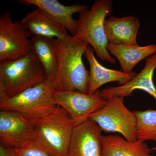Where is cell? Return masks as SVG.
Wrapping results in <instances>:
<instances>
[{"label": "cell", "instance_id": "cell-14", "mask_svg": "<svg viewBox=\"0 0 156 156\" xmlns=\"http://www.w3.org/2000/svg\"><path fill=\"white\" fill-rule=\"evenodd\" d=\"M21 22L33 36H42L66 40L72 36L63 27L46 12L37 8L23 18Z\"/></svg>", "mask_w": 156, "mask_h": 156}, {"label": "cell", "instance_id": "cell-12", "mask_svg": "<svg viewBox=\"0 0 156 156\" xmlns=\"http://www.w3.org/2000/svg\"><path fill=\"white\" fill-rule=\"evenodd\" d=\"M18 2L26 5H33L41 9L73 36L76 34L78 29L77 20L73 17V15L88 9L87 5L81 4L64 5L57 0H20Z\"/></svg>", "mask_w": 156, "mask_h": 156}, {"label": "cell", "instance_id": "cell-4", "mask_svg": "<svg viewBox=\"0 0 156 156\" xmlns=\"http://www.w3.org/2000/svg\"><path fill=\"white\" fill-rule=\"evenodd\" d=\"M112 10L111 0L95 1L91 9L79 14L77 31L73 37L86 41L101 60L115 64L116 60L110 55L107 49L109 42L105 28L106 17L110 16Z\"/></svg>", "mask_w": 156, "mask_h": 156}, {"label": "cell", "instance_id": "cell-18", "mask_svg": "<svg viewBox=\"0 0 156 156\" xmlns=\"http://www.w3.org/2000/svg\"><path fill=\"white\" fill-rule=\"evenodd\" d=\"M32 51L44 69L48 80L55 83L58 68V57L56 39L42 36L30 38Z\"/></svg>", "mask_w": 156, "mask_h": 156}, {"label": "cell", "instance_id": "cell-10", "mask_svg": "<svg viewBox=\"0 0 156 156\" xmlns=\"http://www.w3.org/2000/svg\"><path fill=\"white\" fill-rule=\"evenodd\" d=\"M101 130L89 119L76 125L70 140L67 156H102Z\"/></svg>", "mask_w": 156, "mask_h": 156}, {"label": "cell", "instance_id": "cell-15", "mask_svg": "<svg viewBox=\"0 0 156 156\" xmlns=\"http://www.w3.org/2000/svg\"><path fill=\"white\" fill-rule=\"evenodd\" d=\"M139 20L135 16L122 17L112 16L105 22V28L109 43L115 45H137Z\"/></svg>", "mask_w": 156, "mask_h": 156}, {"label": "cell", "instance_id": "cell-1", "mask_svg": "<svg viewBox=\"0 0 156 156\" xmlns=\"http://www.w3.org/2000/svg\"><path fill=\"white\" fill-rule=\"evenodd\" d=\"M56 42L58 68L54 83L55 89L88 93L89 71L83 60L88 43L73 36L68 40L56 39Z\"/></svg>", "mask_w": 156, "mask_h": 156}, {"label": "cell", "instance_id": "cell-2", "mask_svg": "<svg viewBox=\"0 0 156 156\" xmlns=\"http://www.w3.org/2000/svg\"><path fill=\"white\" fill-rule=\"evenodd\" d=\"M34 129L33 142L50 156H67L75 123L61 107L49 113L30 120Z\"/></svg>", "mask_w": 156, "mask_h": 156}, {"label": "cell", "instance_id": "cell-21", "mask_svg": "<svg viewBox=\"0 0 156 156\" xmlns=\"http://www.w3.org/2000/svg\"><path fill=\"white\" fill-rule=\"evenodd\" d=\"M151 150L156 151V147H153L151 149Z\"/></svg>", "mask_w": 156, "mask_h": 156}, {"label": "cell", "instance_id": "cell-3", "mask_svg": "<svg viewBox=\"0 0 156 156\" xmlns=\"http://www.w3.org/2000/svg\"><path fill=\"white\" fill-rule=\"evenodd\" d=\"M47 79L44 68L32 51L16 60L0 62V99L15 96Z\"/></svg>", "mask_w": 156, "mask_h": 156}, {"label": "cell", "instance_id": "cell-13", "mask_svg": "<svg viewBox=\"0 0 156 156\" xmlns=\"http://www.w3.org/2000/svg\"><path fill=\"white\" fill-rule=\"evenodd\" d=\"M84 55L90 66L88 94H94L100 87L107 83L116 82L119 86L124 85L136 75L134 72L126 73L123 71L104 67L98 61L93 53V49L89 46L85 49Z\"/></svg>", "mask_w": 156, "mask_h": 156}, {"label": "cell", "instance_id": "cell-5", "mask_svg": "<svg viewBox=\"0 0 156 156\" xmlns=\"http://www.w3.org/2000/svg\"><path fill=\"white\" fill-rule=\"evenodd\" d=\"M55 90L53 82L47 79L13 97L1 98L0 109L16 112L30 120L43 116L56 107Z\"/></svg>", "mask_w": 156, "mask_h": 156}, {"label": "cell", "instance_id": "cell-9", "mask_svg": "<svg viewBox=\"0 0 156 156\" xmlns=\"http://www.w3.org/2000/svg\"><path fill=\"white\" fill-rule=\"evenodd\" d=\"M1 145L19 148L33 142L34 129L30 120L13 111L0 112Z\"/></svg>", "mask_w": 156, "mask_h": 156}, {"label": "cell", "instance_id": "cell-11", "mask_svg": "<svg viewBox=\"0 0 156 156\" xmlns=\"http://www.w3.org/2000/svg\"><path fill=\"white\" fill-rule=\"evenodd\" d=\"M156 69V53L147 58L144 67L131 80L121 86L110 87L100 92L101 95L106 100L110 96L125 98L131 96L134 91L140 90L147 92L156 101V88L153 81Z\"/></svg>", "mask_w": 156, "mask_h": 156}, {"label": "cell", "instance_id": "cell-16", "mask_svg": "<svg viewBox=\"0 0 156 156\" xmlns=\"http://www.w3.org/2000/svg\"><path fill=\"white\" fill-rule=\"evenodd\" d=\"M109 53L119 62L123 72L131 73L138 63L156 53V44L145 46L131 45H115L109 43L107 48Z\"/></svg>", "mask_w": 156, "mask_h": 156}, {"label": "cell", "instance_id": "cell-8", "mask_svg": "<svg viewBox=\"0 0 156 156\" xmlns=\"http://www.w3.org/2000/svg\"><path fill=\"white\" fill-rule=\"evenodd\" d=\"M54 99L55 104L67 112L76 125L88 120L106 103L99 90L93 94L55 90Z\"/></svg>", "mask_w": 156, "mask_h": 156}, {"label": "cell", "instance_id": "cell-20", "mask_svg": "<svg viewBox=\"0 0 156 156\" xmlns=\"http://www.w3.org/2000/svg\"><path fill=\"white\" fill-rule=\"evenodd\" d=\"M11 156H50L34 142L19 148H9Z\"/></svg>", "mask_w": 156, "mask_h": 156}, {"label": "cell", "instance_id": "cell-6", "mask_svg": "<svg viewBox=\"0 0 156 156\" xmlns=\"http://www.w3.org/2000/svg\"><path fill=\"white\" fill-rule=\"evenodd\" d=\"M124 98L110 96L106 104L92 114L89 119L97 124L105 132H118L131 142L137 140V121L133 112L125 105Z\"/></svg>", "mask_w": 156, "mask_h": 156}, {"label": "cell", "instance_id": "cell-19", "mask_svg": "<svg viewBox=\"0 0 156 156\" xmlns=\"http://www.w3.org/2000/svg\"><path fill=\"white\" fill-rule=\"evenodd\" d=\"M137 121V140L156 141V111H133Z\"/></svg>", "mask_w": 156, "mask_h": 156}, {"label": "cell", "instance_id": "cell-7", "mask_svg": "<svg viewBox=\"0 0 156 156\" xmlns=\"http://www.w3.org/2000/svg\"><path fill=\"white\" fill-rule=\"evenodd\" d=\"M32 35L21 21H13L10 11L0 15V62L13 61L32 51Z\"/></svg>", "mask_w": 156, "mask_h": 156}, {"label": "cell", "instance_id": "cell-17", "mask_svg": "<svg viewBox=\"0 0 156 156\" xmlns=\"http://www.w3.org/2000/svg\"><path fill=\"white\" fill-rule=\"evenodd\" d=\"M144 141L131 142L119 135L103 136L102 156H153Z\"/></svg>", "mask_w": 156, "mask_h": 156}]
</instances>
